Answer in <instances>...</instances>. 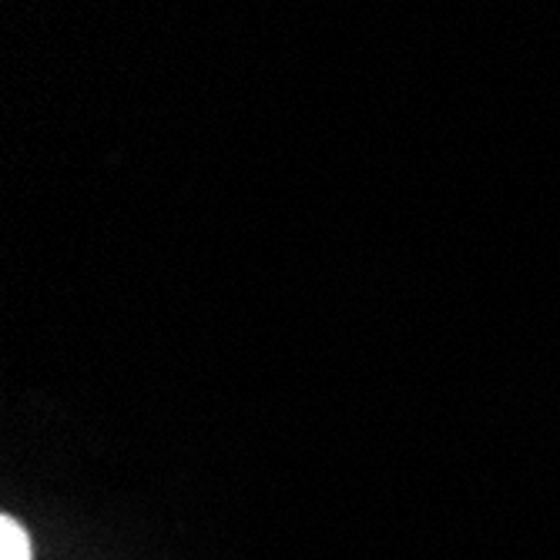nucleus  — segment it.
Listing matches in <instances>:
<instances>
[{
  "instance_id": "nucleus-1",
  "label": "nucleus",
  "mask_w": 560,
  "mask_h": 560,
  "mask_svg": "<svg viewBox=\"0 0 560 560\" xmlns=\"http://www.w3.org/2000/svg\"><path fill=\"white\" fill-rule=\"evenodd\" d=\"M0 560H31V540L11 517L0 521Z\"/></svg>"
}]
</instances>
